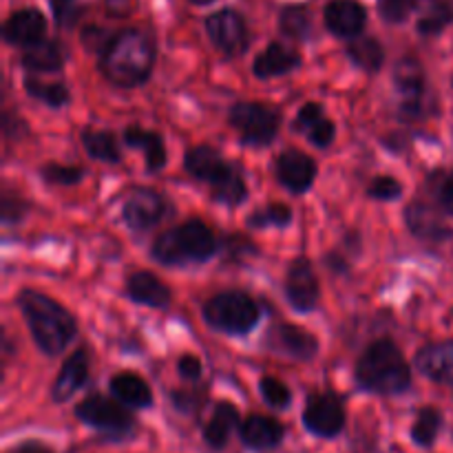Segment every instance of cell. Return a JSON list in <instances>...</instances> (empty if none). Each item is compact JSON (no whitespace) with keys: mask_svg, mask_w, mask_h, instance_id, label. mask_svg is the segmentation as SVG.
I'll list each match as a JSON object with an SVG mask.
<instances>
[{"mask_svg":"<svg viewBox=\"0 0 453 453\" xmlns=\"http://www.w3.org/2000/svg\"><path fill=\"white\" fill-rule=\"evenodd\" d=\"M18 308L29 326L35 345L47 357H58L71 345L78 334L73 314L66 312L56 299L35 290H22L18 295Z\"/></svg>","mask_w":453,"mask_h":453,"instance_id":"cell-1","label":"cell"},{"mask_svg":"<svg viewBox=\"0 0 453 453\" xmlns=\"http://www.w3.org/2000/svg\"><path fill=\"white\" fill-rule=\"evenodd\" d=\"M155 62L153 40L137 29L119 31L102 51L100 69L111 84L135 88L149 80Z\"/></svg>","mask_w":453,"mask_h":453,"instance_id":"cell-2","label":"cell"},{"mask_svg":"<svg viewBox=\"0 0 453 453\" xmlns=\"http://www.w3.org/2000/svg\"><path fill=\"white\" fill-rule=\"evenodd\" d=\"M357 383L363 389L383 396L403 394L411 383V370L401 349L388 339L367 345L357 363Z\"/></svg>","mask_w":453,"mask_h":453,"instance_id":"cell-3","label":"cell"},{"mask_svg":"<svg viewBox=\"0 0 453 453\" xmlns=\"http://www.w3.org/2000/svg\"><path fill=\"white\" fill-rule=\"evenodd\" d=\"M215 233L203 224L202 219L184 221L177 228L166 230L159 234L153 243V259L162 265H184V264H202L208 261L217 252Z\"/></svg>","mask_w":453,"mask_h":453,"instance_id":"cell-4","label":"cell"},{"mask_svg":"<svg viewBox=\"0 0 453 453\" xmlns=\"http://www.w3.org/2000/svg\"><path fill=\"white\" fill-rule=\"evenodd\" d=\"M203 319L208 326L226 334H248L259 323V305L246 292H221L203 305Z\"/></svg>","mask_w":453,"mask_h":453,"instance_id":"cell-5","label":"cell"},{"mask_svg":"<svg viewBox=\"0 0 453 453\" xmlns=\"http://www.w3.org/2000/svg\"><path fill=\"white\" fill-rule=\"evenodd\" d=\"M75 416L88 427L97 429L109 441H127L135 429V420L119 403L91 394L75 405Z\"/></svg>","mask_w":453,"mask_h":453,"instance_id":"cell-6","label":"cell"},{"mask_svg":"<svg viewBox=\"0 0 453 453\" xmlns=\"http://www.w3.org/2000/svg\"><path fill=\"white\" fill-rule=\"evenodd\" d=\"M230 124L250 146H265L277 137L281 115L264 102H239L230 109Z\"/></svg>","mask_w":453,"mask_h":453,"instance_id":"cell-7","label":"cell"},{"mask_svg":"<svg viewBox=\"0 0 453 453\" xmlns=\"http://www.w3.org/2000/svg\"><path fill=\"white\" fill-rule=\"evenodd\" d=\"M303 425L312 436L336 438L345 427V407L334 394H317L310 396L303 410Z\"/></svg>","mask_w":453,"mask_h":453,"instance_id":"cell-8","label":"cell"},{"mask_svg":"<svg viewBox=\"0 0 453 453\" xmlns=\"http://www.w3.org/2000/svg\"><path fill=\"white\" fill-rule=\"evenodd\" d=\"M206 31L212 44L226 56H239L248 47V29L243 18L233 9H221L208 16Z\"/></svg>","mask_w":453,"mask_h":453,"instance_id":"cell-9","label":"cell"},{"mask_svg":"<svg viewBox=\"0 0 453 453\" xmlns=\"http://www.w3.org/2000/svg\"><path fill=\"white\" fill-rule=\"evenodd\" d=\"M286 296L288 303L296 312H312L319 305L321 286H319V279L308 259H295L288 268Z\"/></svg>","mask_w":453,"mask_h":453,"instance_id":"cell-10","label":"cell"},{"mask_svg":"<svg viewBox=\"0 0 453 453\" xmlns=\"http://www.w3.org/2000/svg\"><path fill=\"white\" fill-rule=\"evenodd\" d=\"M394 82L403 96V113L411 118L423 115L427 106V82L420 62L414 58H403L394 69Z\"/></svg>","mask_w":453,"mask_h":453,"instance_id":"cell-11","label":"cell"},{"mask_svg":"<svg viewBox=\"0 0 453 453\" xmlns=\"http://www.w3.org/2000/svg\"><path fill=\"white\" fill-rule=\"evenodd\" d=\"M166 215V202L155 190H135L124 202L122 217L133 233H146L155 228Z\"/></svg>","mask_w":453,"mask_h":453,"instance_id":"cell-12","label":"cell"},{"mask_svg":"<svg viewBox=\"0 0 453 453\" xmlns=\"http://www.w3.org/2000/svg\"><path fill=\"white\" fill-rule=\"evenodd\" d=\"M239 436H242V445L246 449L264 453L277 449L286 438V429L279 420L270 418V416L252 414L239 427Z\"/></svg>","mask_w":453,"mask_h":453,"instance_id":"cell-13","label":"cell"},{"mask_svg":"<svg viewBox=\"0 0 453 453\" xmlns=\"http://www.w3.org/2000/svg\"><path fill=\"white\" fill-rule=\"evenodd\" d=\"M277 177L290 193L301 195L314 184L317 164L301 150H283L277 157Z\"/></svg>","mask_w":453,"mask_h":453,"instance_id":"cell-14","label":"cell"},{"mask_svg":"<svg viewBox=\"0 0 453 453\" xmlns=\"http://www.w3.org/2000/svg\"><path fill=\"white\" fill-rule=\"evenodd\" d=\"M268 345L274 352L286 354V357L296 358V361H310L319 352V341L308 330L290 326V323L273 327L268 336Z\"/></svg>","mask_w":453,"mask_h":453,"instance_id":"cell-15","label":"cell"},{"mask_svg":"<svg viewBox=\"0 0 453 453\" xmlns=\"http://www.w3.org/2000/svg\"><path fill=\"white\" fill-rule=\"evenodd\" d=\"M47 34V20L38 9H20L12 13L3 27V35L9 44H20V47H34L42 42Z\"/></svg>","mask_w":453,"mask_h":453,"instance_id":"cell-16","label":"cell"},{"mask_svg":"<svg viewBox=\"0 0 453 453\" xmlns=\"http://www.w3.org/2000/svg\"><path fill=\"white\" fill-rule=\"evenodd\" d=\"M405 224L414 237L425 239V242H447L451 239V228L445 224L441 212L434 211L429 203L414 202L405 211Z\"/></svg>","mask_w":453,"mask_h":453,"instance_id":"cell-17","label":"cell"},{"mask_svg":"<svg viewBox=\"0 0 453 453\" xmlns=\"http://www.w3.org/2000/svg\"><path fill=\"white\" fill-rule=\"evenodd\" d=\"M367 20L365 9L354 0H330L326 7V25L339 38H357Z\"/></svg>","mask_w":453,"mask_h":453,"instance_id":"cell-18","label":"cell"},{"mask_svg":"<svg viewBox=\"0 0 453 453\" xmlns=\"http://www.w3.org/2000/svg\"><path fill=\"white\" fill-rule=\"evenodd\" d=\"M416 367L427 379L453 388V339L432 343L416 354Z\"/></svg>","mask_w":453,"mask_h":453,"instance_id":"cell-19","label":"cell"},{"mask_svg":"<svg viewBox=\"0 0 453 453\" xmlns=\"http://www.w3.org/2000/svg\"><path fill=\"white\" fill-rule=\"evenodd\" d=\"M184 166L188 175L211 186H215L217 181H221L233 171V166L226 164L212 146H195V149H190L184 157Z\"/></svg>","mask_w":453,"mask_h":453,"instance_id":"cell-20","label":"cell"},{"mask_svg":"<svg viewBox=\"0 0 453 453\" xmlns=\"http://www.w3.org/2000/svg\"><path fill=\"white\" fill-rule=\"evenodd\" d=\"M295 131H303L308 135L310 144L319 146V149H327L334 140V124L326 115L319 102H308V104L301 106V111L296 113L295 119Z\"/></svg>","mask_w":453,"mask_h":453,"instance_id":"cell-21","label":"cell"},{"mask_svg":"<svg viewBox=\"0 0 453 453\" xmlns=\"http://www.w3.org/2000/svg\"><path fill=\"white\" fill-rule=\"evenodd\" d=\"M87 379H88L87 349H78V352H73L69 358H66L60 374H58L56 383H53L51 388L53 403L62 405V403L71 401V396H73V394L87 383Z\"/></svg>","mask_w":453,"mask_h":453,"instance_id":"cell-22","label":"cell"},{"mask_svg":"<svg viewBox=\"0 0 453 453\" xmlns=\"http://www.w3.org/2000/svg\"><path fill=\"white\" fill-rule=\"evenodd\" d=\"M239 427H242V418H239L237 407L228 401H221L217 403L211 420L203 427V441L212 451H221L226 449L234 429Z\"/></svg>","mask_w":453,"mask_h":453,"instance_id":"cell-23","label":"cell"},{"mask_svg":"<svg viewBox=\"0 0 453 453\" xmlns=\"http://www.w3.org/2000/svg\"><path fill=\"white\" fill-rule=\"evenodd\" d=\"M127 295L128 299L135 301L140 305H149V308H166L171 303V290L166 283L153 273H140L131 274L127 281Z\"/></svg>","mask_w":453,"mask_h":453,"instance_id":"cell-24","label":"cell"},{"mask_svg":"<svg viewBox=\"0 0 453 453\" xmlns=\"http://www.w3.org/2000/svg\"><path fill=\"white\" fill-rule=\"evenodd\" d=\"M299 65H301L299 53L283 47V44L273 42L265 51H261L259 56H257L252 69H255L257 78L270 80V78H279V75L290 73V71H295Z\"/></svg>","mask_w":453,"mask_h":453,"instance_id":"cell-25","label":"cell"},{"mask_svg":"<svg viewBox=\"0 0 453 453\" xmlns=\"http://www.w3.org/2000/svg\"><path fill=\"white\" fill-rule=\"evenodd\" d=\"M111 392L115 394L122 405L135 407V410H149L153 405V392L146 385L144 379H140L137 374H128V372H122V374L113 376L111 379Z\"/></svg>","mask_w":453,"mask_h":453,"instance_id":"cell-26","label":"cell"},{"mask_svg":"<svg viewBox=\"0 0 453 453\" xmlns=\"http://www.w3.org/2000/svg\"><path fill=\"white\" fill-rule=\"evenodd\" d=\"M124 144L144 150L149 171H159L166 164V146H164V137L159 133L146 131L140 127H128L124 131Z\"/></svg>","mask_w":453,"mask_h":453,"instance_id":"cell-27","label":"cell"},{"mask_svg":"<svg viewBox=\"0 0 453 453\" xmlns=\"http://www.w3.org/2000/svg\"><path fill=\"white\" fill-rule=\"evenodd\" d=\"M65 65V51L56 40H42L22 53V66L35 73H53Z\"/></svg>","mask_w":453,"mask_h":453,"instance_id":"cell-28","label":"cell"},{"mask_svg":"<svg viewBox=\"0 0 453 453\" xmlns=\"http://www.w3.org/2000/svg\"><path fill=\"white\" fill-rule=\"evenodd\" d=\"M348 56L358 69L367 71V73H376L385 60L383 47L374 38H354L348 47Z\"/></svg>","mask_w":453,"mask_h":453,"instance_id":"cell-29","label":"cell"},{"mask_svg":"<svg viewBox=\"0 0 453 453\" xmlns=\"http://www.w3.org/2000/svg\"><path fill=\"white\" fill-rule=\"evenodd\" d=\"M442 429V416L441 411L434 407H425L420 410L418 418H416L414 427H411V441L420 449H432L438 441V434Z\"/></svg>","mask_w":453,"mask_h":453,"instance_id":"cell-30","label":"cell"},{"mask_svg":"<svg viewBox=\"0 0 453 453\" xmlns=\"http://www.w3.org/2000/svg\"><path fill=\"white\" fill-rule=\"evenodd\" d=\"M453 20V9L445 0H423L418 18V31L425 35H434L445 29Z\"/></svg>","mask_w":453,"mask_h":453,"instance_id":"cell-31","label":"cell"},{"mask_svg":"<svg viewBox=\"0 0 453 453\" xmlns=\"http://www.w3.org/2000/svg\"><path fill=\"white\" fill-rule=\"evenodd\" d=\"M82 144L87 149V153L91 155L93 159L97 162H106V164H118L119 162V149L118 142L111 133L106 131H84L82 133Z\"/></svg>","mask_w":453,"mask_h":453,"instance_id":"cell-32","label":"cell"},{"mask_svg":"<svg viewBox=\"0 0 453 453\" xmlns=\"http://www.w3.org/2000/svg\"><path fill=\"white\" fill-rule=\"evenodd\" d=\"M279 29L295 40H305L312 34V16L301 4H290L279 16Z\"/></svg>","mask_w":453,"mask_h":453,"instance_id":"cell-33","label":"cell"},{"mask_svg":"<svg viewBox=\"0 0 453 453\" xmlns=\"http://www.w3.org/2000/svg\"><path fill=\"white\" fill-rule=\"evenodd\" d=\"M212 188V199L219 203H226V206H239V203L246 202L248 197V188H246V181L242 180L237 171H230L228 175L224 177L221 181H217Z\"/></svg>","mask_w":453,"mask_h":453,"instance_id":"cell-34","label":"cell"},{"mask_svg":"<svg viewBox=\"0 0 453 453\" xmlns=\"http://www.w3.org/2000/svg\"><path fill=\"white\" fill-rule=\"evenodd\" d=\"M25 88L31 97L44 102L47 106H53V109H60V106H65L66 102H69V91H66V87H62V84L40 82V80L27 78Z\"/></svg>","mask_w":453,"mask_h":453,"instance_id":"cell-35","label":"cell"},{"mask_svg":"<svg viewBox=\"0 0 453 453\" xmlns=\"http://www.w3.org/2000/svg\"><path fill=\"white\" fill-rule=\"evenodd\" d=\"M292 221V211L283 203H270V206L257 208L250 217H248L246 224L250 228H268V226H277L283 228Z\"/></svg>","mask_w":453,"mask_h":453,"instance_id":"cell-36","label":"cell"},{"mask_svg":"<svg viewBox=\"0 0 453 453\" xmlns=\"http://www.w3.org/2000/svg\"><path fill=\"white\" fill-rule=\"evenodd\" d=\"M259 389L264 401L268 403L270 407H274V410H288V407H290L292 403L290 389H288L286 383L274 379V376H265V379H261Z\"/></svg>","mask_w":453,"mask_h":453,"instance_id":"cell-37","label":"cell"},{"mask_svg":"<svg viewBox=\"0 0 453 453\" xmlns=\"http://www.w3.org/2000/svg\"><path fill=\"white\" fill-rule=\"evenodd\" d=\"M42 177L49 181V184L58 186H71L78 184L84 177V171L80 166H60V164H47L42 168Z\"/></svg>","mask_w":453,"mask_h":453,"instance_id":"cell-38","label":"cell"},{"mask_svg":"<svg viewBox=\"0 0 453 453\" xmlns=\"http://www.w3.org/2000/svg\"><path fill=\"white\" fill-rule=\"evenodd\" d=\"M367 195L372 199H379V202H394V199H398L403 195V186L394 177L380 175L372 181L370 188H367Z\"/></svg>","mask_w":453,"mask_h":453,"instance_id":"cell-39","label":"cell"},{"mask_svg":"<svg viewBox=\"0 0 453 453\" xmlns=\"http://www.w3.org/2000/svg\"><path fill=\"white\" fill-rule=\"evenodd\" d=\"M416 4H418V0H379V12L383 20L398 25V22L407 20Z\"/></svg>","mask_w":453,"mask_h":453,"instance_id":"cell-40","label":"cell"},{"mask_svg":"<svg viewBox=\"0 0 453 453\" xmlns=\"http://www.w3.org/2000/svg\"><path fill=\"white\" fill-rule=\"evenodd\" d=\"M49 4H51L56 20L65 27L73 25L80 13L78 0H49Z\"/></svg>","mask_w":453,"mask_h":453,"instance_id":"cell-41","label":"cell"},{"mask_svg":"<svg viewBox=\"0 0 453 453\" xmlns=\"http://www.w3.org/2000/svg\"><path fill=\"white\" fill-rule=\"evenodd\" d=\"M177 370H180V376L186 380H197L202 376V361L193 354H184V357L177 361Z\"/></svg>","mask_w":453,"mask_h":453,"instance_id":"cell-42","label":"cell"},{"mask_svg":"<svg viewBox=\"0 0 453 453\" xmlns=\"http://www.w3.org/2000/svg\"><path fill=\"white\" fill-rule=\"evenodd\" d=\"M82 42L84 47L88 49H97V51H104L106 44L111 42V38L106 35L104 29H100V27H88V29H84L82 34Z\"/></svg>","mask_w":453,"mask_h":453,"instance_id":"cell-43","label":"cell"},{"mask_svg":"<svg viewBox=\"0 0 453 453\" xmlns=\"http://www.w3.org/2000/svg\"><path fill=\"white\" fill-rule=\"evenodd\" d=\"M438 202H441L442 211L453 215V173L442 180L441 188H438Z\"/></svg>","mask_w":453,"mask_h":453,"instance_id":"cell-44","label":"cell"},{"mask_svg":"<svg viewBox=\"0 0 453 453\" xmlns=\"http://www.w3.org/2000/svg\"><path fill=\"white\" fill-rule=\"evenodd\" d=\"M22 211H25V206H22L20 202H12V195H4V202H3V217L4 221H16L18 217L22 215Z\"/></svg>","mask_w":453,"mask_h":453,"instance_id":"cell-45","label":"cell"},{"mask_svg":"<svg viewBox=\"0 0 453 453\" xmlns=\"http://www.w3.org/2000/svg\"><path fill=\"white\" fill-rule=\"evenodd\" d=\"M13 453H53V451L47 449L44 445H40V442H25V445L18 447Z\"/></svg>","mask_w":453,"mask_h":453,"instance_id":"cell-46","label":"cell"},{"mask_svg":"<svg viewBox=\"0 0 453 453\" xmlns=\"http://www.w3.org/2000/svg\"><path fill=\"white\" fill-rule=\"evenodd\" d=\"M190 3H195V4H208V3H212V0H190Z\"/></svg>","mask_w":453,"mask_h":453,"instance_id":"cell-47","label":"cell"}]
</instances>
